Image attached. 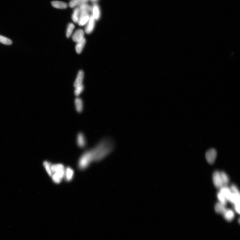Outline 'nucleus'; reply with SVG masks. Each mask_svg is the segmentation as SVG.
Listing matches in <instances>:
<instances>
[{
    "label": "nucleus",
    "mask_w": 240,
    "mask_h": 240,
    "mask_svg": "<svg viewBox=\"0 0 240 240\" xmlns=\"http://www.w3.org/2000/svg\"><path fill=\"white\" fill-rule=\"evenodd\" d=\"M217 156V152L215 149H213L208 150L205 154L206 159L208 163L213 164L215 162Z\"/></svg>",
    "instance_id": "3"
},
{
    "label": "nucleus",
    "mask_w": 240,
    "mask_h": 240,
    "mask_svg": "<svg viewBox=\"0 0 240 240\" xmlns=\"http://www.w3.org/2000/svg\"><path fill=\"white\" fill-rule=\"evenodd\" d=\"M84 31L82 29H79L75 31L73 35L72 40L75 42H78L84 38Z\"/></svg>",
    "instance_id": "8"
},
{
    "label": "nucleus",
    "mask_w": 240,
    "mask_h": 240,
    "mask_svg": "<svg viewBox=\"0 0 240 240\" xmlns=\"http://www.w3.org/2000/svg\"><path fill=\"white\" fill-rule=\"evenodd\" d=\"M96 21L92 15L90 16L89 21L86 24L85 28V32L87 34H90L93 32L95 27Z\"/></svg>",
    "instance_id": "5"
},
{
    "label": "nucleus",
    "mask_w": 240,
    "mask_h": 240,
    "mask_svg": "<svg viewBox=\"0 0 240 240\" xmlns=\"http://www.w3.org/2000/svg\"><path fill=\"white\" fill-rule=\"evenodd\" d=\"M219 193L224 195L226 198L227 200L228 198L232 193V191L231 189L227 187L222 186L220 188Z\"/></svg>",
    "instance_id": "18"
},
{
    "label": "nucleus",
    "mask_w": 240,
    "mask_h": 240,
    "mask_svg": "<svg viewBox=\"0 0 240 240\" xmlns=\"http://www.w3.org/2000/svg\"><path fill=\"white\" fill-rule=\"evenodd\" d=\"M80 14V11L79 8L74 9L72 16V19L75 23H78Z\"/></svg>",
    "instance_id": "19"
},
{
    "label": "nucleus",
    "mask_w": 240,
    "mask_h": 240,
    "mask_svg": "<svg viewBox=\"0 0 240 240\" xmlns=\"http://www.w3.org/2000/svg\"><path fill=\"white\" fill-rule=\"evenodd\" d=\"M92 16L95 19L98 21L100 19L101 17V11L100 7L97 4H94L92 7Z\"/></svg>",
    "instance_id": "9"
},
{
    "label": "nucleus",
    "mask_w": 240,
    "mask_h": 240,
    "mask_svg": "<svg viewBox=\"0 0 240 240\" xmlns=\"http://www.w3.org/2000/svg\"><path fill=\"white\" fill-rule=\"evenodd\" d=\"M240 195H237L232 192L227 199V201H229L234 205L237 203H240Z\"/></svg>",
    "instance_id": "13"
},
{
    "label": "nucleus",
    "mask_w": 240,
    "mask_h": 240,
    "mask_svg": "<svg viewBox=\"0 0 240 240\" xmlns=\"http://www.w3.org/2000/svg\"><path fill=\"white\" fill-rule=\"evenodd\" d=\"M231 190L232 193L236 194L237 195H240V193L238 189L235 185H232Z\"/></svg>",
    "instance_id": "28"
},
{
    "label": "nucleus",
    "mask_w": 240,
    "mask_h": 240,
    "mask_svg": "<svg viewBox=\"0 0 240 240\" xmlns=\"http://www.w3.org/2000/svg\"><path fill=\"white\" fill-rule=\"evenodd\" d=\"M227 210L225 205L219 202L217 203L215 206V212L218 213L223 215Z\"/></svg>",
    "instance_id": "17"
},
{
    "label": "nucleus",
    "mask_w": 240,
    "mask_h": 240,
    "mask_svg": "<svg viewBox=\"0 0 240 240\" xmlns=\"http://www.w3.org/2000/svg\"><path fill=\"white\" fill-rule=\"evenodd\" d=\"M235 210L239 214L240 213V203H237L234 205Z\"/></svg>",
    "instance_id": "29"
},
{
    "label": "nucleus",
    "mask_w": 240,
    "mask_h": 240,
    "mask_svg": "<svg viewBox=\"0 0 240 240\" xmlns=\"http://www.w3.org/2000/svg\"><path fill=\"white\" fill-rule=\"evenodd\" d=\"M91 1L93 2H96L97 1H98V0H91Z\"/></svg>",
    "instance_id": "31"
},
{
    "label": "nucleus",
    "mask_w": 240,
    "mask_h": 240,
    "mask_svg": "<svg viewBox=\"0 0 240 240\" xmlns=\"http://www.w3.org/2000/svg\"><path fill=\"white\" fill-rule=\"evenodd\" d=\"M74 172L73 169L70 167L65 168L64 178L67 182L71 181L73 178Z\"/></svg>",
    "instance_id": "10"
},
{
    "label": "nucleus",
    "mask_w": 240,
    "mask_h": 240,
    "mask_svg": "<svg viewBox=\"0 0 240 240\" xmlns=\"http://www.w3.org/2000/svg\"><path fill=\"white\" fill-rule=\"evenodd\" d=\"M213 180L216 187L220 188L223 186L220 173L219 171H215L213 173Z\"/></svg>",
    "instance_id": "7"
},
{
    "label": "nucleus",
    "mask_w": 240,
    "mask_h": 240,
    "mask_svg": "<svg viewBox=\"0 0 240 240\" xmlns=\"http://www.w3.org/2000/svg\"><path fill=\"white\" fill-rule=\"evenodd\" d=\"M88 1L89 0H80L78 6H79L81 5L87 4Z\"/></svg>",
    "instance_id": "30"
},
{
    "label": "nucleus",
    "mask_w": 240,
    "mask_h": 240,
    "mask_svg": "<svg viewBox=\"0 0 240 240\" xmlns=\"http://www.w3.org/2000/svg\"><path fill=\"white\" fill-rule=\"evenodd\" d=\"M76 144L81 148H84L87 144V140L85 136L83 133L80 132L78 133L76 137Z\"/></svg>",
    "instance_id": "4"
},
{
    "label": "nucleus",
    "mask_w": 240,
    "mask_h": 240,
    "mask_svg": "<svg viewBox=\"0 0 240 240\" xmlns=\"http://www.w3.org/2000/svg\"><path fill=\"white\" fill-rule=\"evenodd\" d=\"M52 6L58 9H64L67 8L68 5L65 2L59 1H54L52 2Z\"/></svg>",
    "instance_id": "14"
},
{
    "label": "nucleus",
    "mask_w": 240,
    "mask_h": 240,
    "mask_svg": "<svg viewBox=\"0 0 240 240\" xmlns=\"http://www.w3.org/2000/svg\"><path fill=\"white\" fill-rule=\"evenodd\" d=\"M223 215L225 219L229 222L232 221L234 217V212L231 210L227 209Z\"/></svg>",
    "instance_id": "16"
},
{
    "label": "nucleus",
    "mask_w": 240,
    "mask_h": 240,
    "mask_svg": "<svg viewBox=\"0 0 240 240\" xmlns=\"http://www.w3.org/2000/svg\"><path fill=\"white\" fill-rule=\"evenodd\" d=\"M65 168L64 165L61 164H52L51 176L53 182L59 184L64 178Z\"/></svg>",
    "instance_id": "2"
},
{
    "label": "nucleus",
    "mask_w": 240,
    "mask_h": 240,
    "mask_svg": "<svg viewBox=\"0 0 240 240\" xmlns=\"http://www.w3.org/2000/svg\"><path fill=\"white\" fill-rule=\"evenodd\" d=\"M43 165L47 173L50 176H51L52 173V164L50 162L45 161L43 163Z\"/></svg>",
    "instance_id": "20"
},
{
    "label": "nucleus",
    "mask_w": 240,
    "mask_h": 240,
    "mask_svg": "<svg viewBox=\"0 0 240 240\" xmlns=\"http://www.w3.org/2000/svg\"><path fill=\"white\" fill-rule=\"evenodd\" d=\"M115 143L110 139H103L93 148L86 152L91 162L101 161L110 155L114 148Z\"/></svg>",
    "instance_id": "1"
},
{
    "label": "nucleus",
    "mask_w": 240,
    "mask_h": 240,
    "mask_svg": "<svg viewBox=\"0 0 240 240\" xmlns=\"http://www.w3.org/2000/svg\"><path fill=\"white\" fill-rule=\"evenodd\" d=\"M74 105L75 108L77 112L81 113L83 110L84 103L82 99L77 97L74 100Z\"/></svg>",
    "instance_id": "11"
},
{
    "label": "nucleus",
    "mask_w": 240,
    "mask_h": 240,
    "mask_svg": "<svg viewBox=\"0 0 240 240\" xmlns=\"http://www.w3.org/2000/svg\"><path fill=\"white\" fill-rule=\"evenodd\" d=\"M80 12H85L89 13L91 12L92 7L88 4H84L79 6Z\"/></svg>",
    "instance_id": "21"
},
{
    "label": "nucleus",
    "mask_w": 240,
    "mask_h": 240,
    "mask_svg": "<svg viewBox=\"0 0 240 240\" xmlns=\"http://www.w3.org/2000/svg\"><path fill=\"white\" fill-rule=\"evenodd\" d=\"M217 198L219 201V202L225 206L226 205L227 200L226 198L219 192L217 194Z\"/></svg>",
    "instance_id": "26"
},
{
    "label": "nucleus",
    "mask_w": 240,
    "mask_h": 240,
    "mask_svg": "<svg viewBox=\"0 0 240 240\" xmlns=\"http://www.w3.org/2000/svg\"><path fill=\"white\" fill-rule=\"evenodd\" d=\"M0 42L7 45H10L12 44V41L10 39L1 35H0Z\"/></svg>",
    "instance_id": "25"
},
{
    "label": "nucleus",
    "mask_w": 240,
    "mask_h": 240,
    "mask_svg": "<svg viewBox=\"0 0 240 240\" xmlns=\"http://www.w3.org/2000/svg\"><path fill=\"white\" fill-rule=\"evenodd\" d=\"M80 0H71L69 3L70 8H74V7L79 5Z\"/></svg>",
    "instance_id": "27"
},
{
    "label": "nucleus",
    "mask_w": 240,
    "mask_h": 240,
    "mask_svg": "<svg viewBox=\"0 0 240 240\" xmlns=\"http://www.w3.org/2000/svg\"><path fill=\"white\" fill-rule=\"evenodd\" d=\"M90 16L89 13L85 12H80V14L78 22L79 25L84 26L86 25L89 21Z\"/></svg>",
    "instance_id": "6"
},
{
    "label": "nucleus",
    "mask_w": 240,
    "mask_h": 240,
    "mask_svg": "<svg viewBox=\"0 0 240 240\" xmlns=\"http://www.w3.org/2000/svg\"><path fill=\"white\" fill-rule=\"evenodd\" d=\"M74 28L75 26L74 24L72 23L69 24L67 27L66 32L67 38H69L71 36Z\"/></svg>",
    "instance_id": "22"
},
{
    "label": "nucleus",
    "mask_w": 240,
    "mask_h": 240,
    "mask_svg": "<svg viewBox=\"0 0 240 240\" xmlns=\"http://www.w3.org/2000/svg\"><path fill=\"white\" fill-rule=\"evenodd\" d=\"M84 76V72L82 70H81L79 72L76 81H75L74 84V86L75 88L83 84L82 83H83Z\"/></svg>",
    "instance_id": "12"
},
{
    "label": "nucleus",
    "mask_w": 240,
    "mask_h": 240,
    "mask_svg": "<svg viewBox=\"0 0 240 240\" xmlns=\"http://www.w3.org/2000/svg\"><path fill=\"white\" fill-rule=\"evenodd\" d=\"M86 43V39L84 38L79 42H77L76 46V50L78 54L81 53L84 49Z\"/></svg>",
    "instance_id": "15"
},
{
    "label": "nucleus",
    "mask_w": 240,
    "mask_h": 240,
    "mask_svg": "<svg viewBox=\"0 0 240 240\" xmlns=\"http://www.w3.org/2000/svg\"><path fill=\"white\" fill-rule=\"evenodd\" d=\"M220 173L223 185H226L229 183L228 176L224 172H221Z\"/></svg>",
    "instance_id": "23"
},
{
    "label": "nucleus",
    "mask_w": 240,
    "mask_h": 240,
    "mask_svg": "<svg viewBox=\"0 0 240 240\" xmlns=\"http://www.w3.org/2000/svg\"><path fill=\"white\" fill-rule=\"evenodd\" d=\"M84 87L83 84L77 86L75 88L74 93L75 96L79 97L84 91Z\"/></svg>",
    "instance_id": "24"
}]
</instances>
